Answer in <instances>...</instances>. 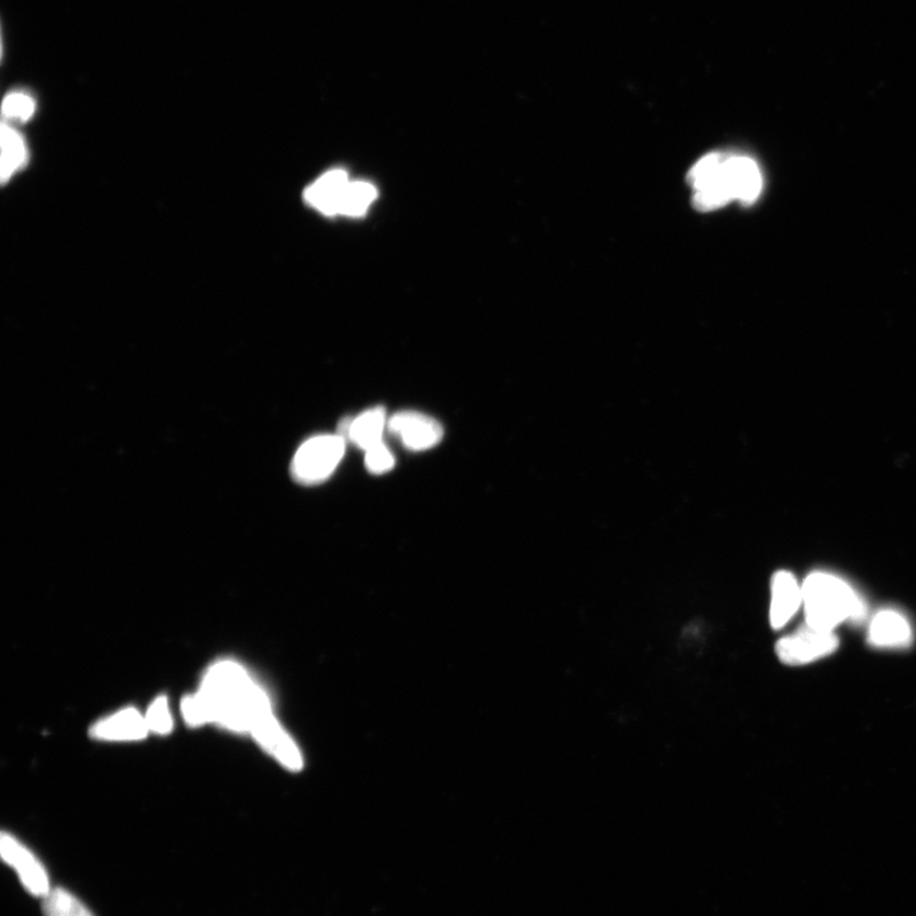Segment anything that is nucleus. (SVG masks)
I'll list each match as a JSON object with an SVG mask.
<instances>
[{
    "label": "nucleus",
    "instance_id": "1a4fd4ad",
    "mask_svg": "<svg viewBox=\"0 0 916 916\" xmlns=\"http://www.w3.org/2000/svg\"><path fill=\"white\" fill-rule=\"evenodd\" d=\"M803 604L802 587L789 572H778L771 584L770 623L774 629L787 626Z\"/></svg>",
    "mask_w": 916,
    "mask_h": 916
},
{
    "label": "nucleus",
    "instance_id": "f3484780",
    "mask_svg": "<svg viewBox=\"0 0 916 916\" xmlns=\"http://www.w3.org/2000/svg\"><path fill=\"white\" fill-rule=\"evenodd\" d=\"M377 191L373 184L365 181H351L343 197L341 215L346 217H360L376 201Z\"/></svg>",
    "mask_w": 916,
    "mask_h": 916
},
{
    "label": "nucleus",
    "instance_id": "6e6552de",
    "mask_svg": "<svg viewBox=\"0 0 916 916\" xmlns=\"http://www.w3.org/2000/svg\"><path fill=\"white\" fill-rule=\"evenodd\" d=\"M250 733L268 754L273 755L286 768L290 770L302 768L301 753H299L295 742L291 741L286 731L282 729L273 713L260 718L252 725Z\"/></svg>",
    "mask_w": 916,
    "mask_h": 916
},
{
    "label": "nucleus",
    "instance_id": "423d86ee",
    "mask_svg": "<svg viewBox=\"0 0 916 916\" xmlns=\"http://www.w3.org/2000/svg\"><path fill=\"white\" fill-rule=\"evenodd\" d=\"M0 851H2L4 862L18 872L20 881L28 894L36 897H45L49 894L51 890L49 874L33 851H30L25 845L7 833H3L2 839H0Z\"/></svg>",
    "mask_w": 916,
    "mask_h": 916
},
{
    "label": "nucleus",
    "instance_id": "aec40b11",
    "mask_svg": "<svg viewBox=\"0 0 916 916\" xmlns=\"http://www.w3.org/2000/svg\"><path fill=\"white\" fill-rule=\"evenodd\" d=\"M366 466L370 473H375V476H382V473L393 469L394 457L390 453V449L383 445V442H381V444L367 449Z\"/></svg>",
    "mask_w": 916,
    "mask_h": 916
},
{
    "label": "nucleus",
    "instance_id": "2eb2a0df",
    "mask_svg": "<svg viewBox=\"0 0 916 916\" xmlns=\"http://www.w3.org/2000/svg\"><path fill=\"white\" fill-rule=\"evenodd\" d=\"M27 162L25 140L11 125L2 126V181L7 183Z\"/></svg>",
    "mask_w": 916,
    "mask_h": 916
},
{
    "label": "nucleus",
    "instance_id": "a211bd4d",
    "mask_svg": "<svg viewBox=\"0 0 916 916\" xmlns=\"http://www.w3.org/2000/svg\"><path fill=\"white\" fill-rule=\"evenodd\" d=\"M36 110L35 100L26 93L13 92L4 99L2 112L8 121L28 122Z\"/></svg>",
    "mask_w": 916,
    "mask_h": 916
},
{
    "label": "nucleus",
    "instance_id": "4468645a",
    "mask_svg": "<svg viewBox=\"0 0 916 916\" xmlns=\"http://www.w3.org/2000/svg\"><path fill=\"white\" fill-rule=\"evenodd\" d=\"M385 428H387L385 409L381 407L369 409L354 417L347 440L367 451V449L381 444Z\"/></svg>",
    "mask_w": 916,
    "mask_h": 916
},
{
    "label": "nucleus",
    "instance_id": "dca6fc26",
    "mask_svg": "<svg viewBox=\"0 0 916 916\" xmlns=\"http://www.w3.org/2000/svg\"><path fill=\"white\" fill-rule=\"evenodd\" d=\"M43 913L45 916H94L89 907L65 889H51L43 897Z\"/></svg>",
    "mask_w": 916,
    "mask_h": 916
},
{
    "label": "nucleus",
    "instance_id": "f8f14e48",
    "mask_svg": "<svg viewBox=\"0 0 916 916\" xmlns=\"http://www.w3.org/2000/svg\"><path fill=\"white\" fill-rule=\"evenodd\" d=\"M729 169L734 201L753 204L763 191V176L759 165L753 158L729 154Z\"/></svg>",
    "mask_w": 916,
    "mask_h": 916
},
{
    "label": "nucleus",
    "instance_id": "f03ea898",
    "mask_svg": "<svg viewBox=\"0 0 916 916\" xmlns=\"http://www.w3.org/2000/svg\"><path fill=\"white\" fill-rule=\"evenodd\" d=\"M802 595L805 623L820 630L834 631L845 620L858 619L865 612L856 592L833 574H811Z\"/></svg>",
    "mask_w": 916,
    "mask_h": 916
},
{
    "label": "nucleus",
    "instance_id": "412c9836",
    "mask_svg": "<svg viewBox=\"0 0 916 916\" xmlns=\"http://www.w3.org/2000/svg\"><path fill=\"white\" fill-rule=\"evenodd\" d=\"M181 710H183L184 720L188 725L199 726L207 724L201 702L197 700L195 694L188 695V697L181 702Z\"/></svg>",
    "mask_w": 916,
    "mask_h": 916
},
{
    "label": "nucleus",
    "instance_id": "39448f33",
    "mask_svg": "<svg viewBox=\"0 0 916 916\" xmlns=\"http://www.w3.org/2000/svg\"><path fill=\"white\" fill-rule=\"evenodd\" d=\"M839 639L834 631L812 628L809 623L794 634L781 638L776 646L778 657L789 666H803L827 657L838 650Z\"/></svg>",
    "mask_w": 916,
    "mask_h": 916
},
{
    "label": "nucleus",
    "instance_id": "0eeeda50",
    "mask_svg": "<svg viewBox=\"0 0 916 916\" xmlns=\"http://www.w3.org/2000/svg\"><path fill=\"white\" fill-rule=\"evenodd\" d=\"M387 430L398 436L410 451H426L444 438V428L433 417L417 412H400L387 422Z\"/></svg>",
    "mask_w": 916,
    "mask_h": 916
},
{
    "label": "nucleus",
    "instance_id": "f257e3e1",
    "mask_svg": "<svg viewBox=\"0 0 916 916\" xmlns=\"http://www.w3.org/2000/svg\"><path fill=\"white\" fill-rule=\"evenodd\" d=\"M195 695L207 723L233 732L250 733L260 718L273 713L262 687L233 661H220L213 665Z\"/></svg>",
    "mask_w": 916,
    "mask_h": 916
},
{
    "label": "nucleus",
    "instance_id": "9b49d317",
    "mask_svg": "<svg viewBox=\"0 0 916 916\" xmlns=\"http://www.w3.org/2000/svg\"><path fill=\"white\" fill-rule=\"evenodd\" d=\"M350 183L345 171H330L306 188L305 199L323 215H341L343 197Z\"/></svg>",
    "mask_w": 916,
    "mask_h": 916
},
{
    "label": "nucleus",
    "instance_id": "ddd939ff",
    "mask_svg": "<svg viewBox=\"0 0 916 916\" xmlns=\"http://www.w3.org/2000/svg\"><path fill=\"white\" fill-rule=\"evenodd\" d=\"M912 641V628L902 614L881 611L870 628V642L880 649H896Z\"/></svg>",
    "mask_w": 916,
    "mask_h": 916
},
{
    "label": "nucleus",
    "instance_id": "9d476101",
    "mask_svg": "<svg viewBox=\"0 0 916 916\" xmlns=\"http://www.w3.org/2000/svg\"><path fill=\"white\" fill-rule=\"evenodd\" d=\"M146 717L126 708L92 726V737L102 741H140L148 736Z\"/></svg>",
    "mask_w": 916,
    "mask_h": 916
},
{
    "label": "nucleus",
    "instance_id": "6ab92c4d",
    "mask_svg": "<svg viewBox=\"0 0 916 916\" xmlns=\"http://www.w3.org/2000/svg\"><path fill=\"white\" fill-rule=\"evenodd\" d=\"M149 732L168 734L172 731L173 721L165 697L157 698L145 714Z\"/></svg>",
    "mask_w": 916,
    "mask_h": 916
},
{
    "label": "nucleus",
    "instance_id": "7ed1b4c3",
    "mask_svg": "<svg viewBox=\"0 0 916 916\" xmlns=\"http://www.w3.org/2000/svg\"><path fill=\"white\" fill-rule=\"evenodd\" d=\"M692 187L694 208L707 213L734 201L729 153H709L692 165L687 176Z\"/></svg>",
    "mask_w": 916,
    "mask_h": 916
},
{
    "label": "nucleus",
    "instance_id": "20e7f679",
    "mask_svg": "<svg viewBox=\"0 0 916 916\" xmlns=\"http://www.w3.org/2000/svg\"><path fill=\"white\" fill-rule=\"evenodd\" d=\"M346 440L339 434H322L305 442L290 465L291 478L302 485L328 480L345 455Z\"/></svg>",
    "mask_w": 916,
    "mask_h": 916
}]
</instances>
